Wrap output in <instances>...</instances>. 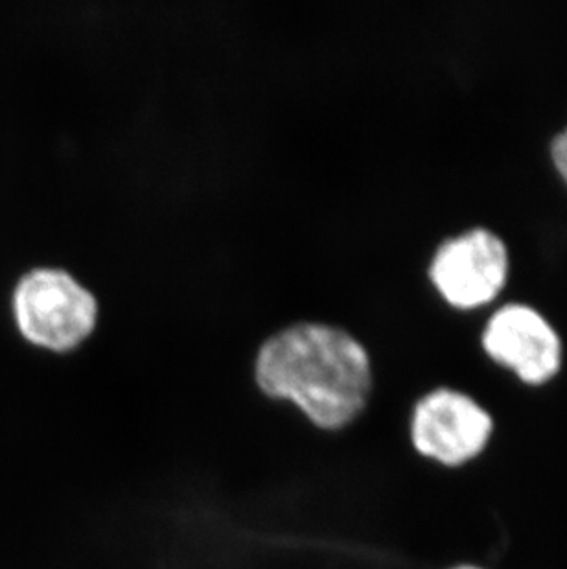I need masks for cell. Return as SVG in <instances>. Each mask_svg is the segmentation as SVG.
Segmentation results:
<instances>
[{
  "label": "cell",
  "instance_id": "3",
  "mask_svg": "<svg viewBox=\"0 0 567 569\" xmlns=\"http://www.w3.org/2000/svg\"><path fill=\"white\" fill-rule=\"evenodd\" d=\"M494 419L468 392L437 387L418 398L407 420L412 450L439 467H465L487 450Z\"/></svg>",
  "mask_w": 567,
  "mask_h": 569
},
{
  "label": "cell",
  "instance_id": "5",
  "mask_svg": "<svg viewBox=\"0 0 567 569\" xmlns=\"http://www.w3.org/2000/svg\"><path fill=\"white\" fill-rule=\"evenodd\" d=\"M481 345L498 366L527 386H544L563 369L560 333L544 313L524 302L504 305L488 317Z\"/></svg>",
  "mask_w": 567,
  "mask_h": 569
},
{
  "label": "cell",
  "instance_id": "1",
  "mask_svg": "<svg viewBox=\"0 0 567 569\" xmlns=\"http://www.w3.org/2000/svg\"><path fill=\"white\" fill-rule=\"evenodd\" d=\"M375 378L367 345L330 322H288L269 333L252 358L258 392L294 408L325 433L361 419L375 395Z\"/></svg>",
  "mask_w": 567,
  "mask_h": 569
},
{
  "label": "cell",
  "instance_id": "8",
  "mask_svg": "<svg viewBox=\"0 0 567 569\" xmlns=\"http://www.w3.org/2000/svg\"><path fill=\"white\" fill-rule=\"evenodd\" d=\"M311 21H314V16H311ZM314 32H316V28H314ZM316 43H317V39H316ZM317 54H319V49H317ZM319 63H321V60H319ZM321 72H322V69H321ZM322 81H325V78H322ZM325 91H327V87H325Z\"/></svg>",
  "mask_w": 567,
  "mask_h": 569
},
{
  "label": "cell",
  "instance_id": "7",
  "mask_svg": "<svg viewBox=\"0 0 567 569\" xmlns=\"http://www.w3.org/2000/svg\"><path fill=\"white\" fill-rule=\"evenodd\" d=\"M451 569H485V568H479V566H474V565H462V566H455V568H451Z\"/></svg>",
  "mask_w": 567,
  "mask_h": 569
},
{
  "label": "cell",
  "instance_id": "4",
  "mask_svg": "<svg viewBox=\"0 0 567 569\" xmlns=\"http://www.w3.org/2000/svg\"><path fill=\"white\" fill-rule=\"evenodd\" d=\"M509 248L498 232L471 227L435 249L428 274L450 307L474 310L493 302L509 279Z\"/></svg>",
  "mask_w": 567,
  "mask_h": 569
},
{
  "label": "cell",
  "instance_id": "2",
  "mask_svg": "<svg viewBox=\"0 0 567 569\" xmlns=\"http://www.w3.org/2000/svg\"><path fill=\"white\" fill-rule=\"evenodd\" d=\"M11 313L21 338L33 349L64 356L92 338L100 302L69 269L39 266L17 282Z\"/></svg>",
  "mask_w": 567,
  "mask_h": 569
},
{
  "label": "cell",
  "instance_id": "6",
  "mask_svg": "<svg viewBox=\"0 0 567 569\" xmlns=\"http://www.w3.org/2000/svg\"><path fill=\"white\" fill-rule=\"evenodd\" d=\"M551 159L553 164L557 168V172L560 173V178H563L567 184V128H564L563 131L553 139Z\"/></svg>",
  "mask_w": 567,
  "mask_h": 569
}]
</instances>
